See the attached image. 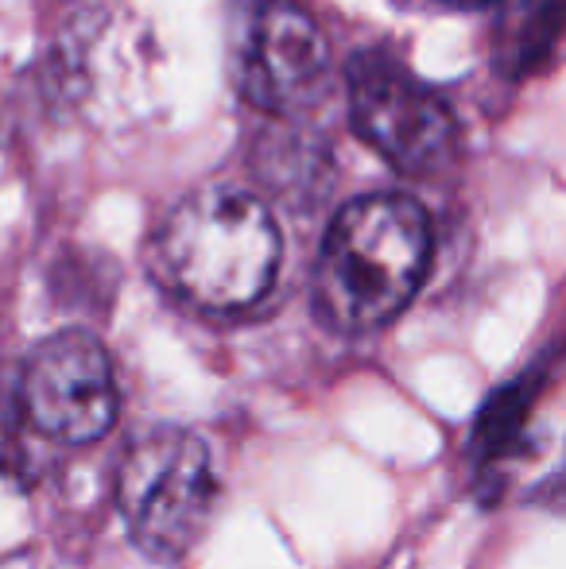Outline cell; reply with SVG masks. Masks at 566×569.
<instances>
[{
  "label": "cell",
  "instance_id": "cell-1",
  "mask_svg": "<svg viewBox=\"0 0 566 569\" xmlns=\"http://www.w3.org/2000/svg\"><path fill=\"white\" fill-rule=\"evenodd\" d=\"M151 268L175 299L210 315H234L272 287L280 229L260 198L234 187H202L163 218Z\"/></svg>",
  "mask_w": 566,
  "mask_h": 569
},
{
  "label": "cell",
  "instance_id": "cell-2",
  "mask_svg": "<svg viewBox=\"0 0 566 569\" xmlns=\"http://www.w3.org/2000/svg\"><path fill=\"white\" fill-rule=\"evenodd\" d=\"M430 263V221L404 194L357 198L334 218L315 263V315L338 333L393 322Z\"/></svg>",
  "mask_w": 566,
  "mask_h": 569
},
{
  "label": "cell",
  "instance_id": "cell-3",
  "mask_svg": "<svg viewBox=\"0 0 566 569\" xmlns=\"http://www.w3.org/2000/svg\"><path fill=\"white\" fill-rule=\"evenodd\" d=\"M221 500L214 457L198 435L159 427L129 450L117 477V503L132 542L148 558L175 562L214 523Z\"/></svg>",
  "mask_w": 566,
  "mask_h": 569
},
{
  "label": "cell",
  "instance_id": "cell-4",
  "mask_svg": "<svg viewBox=\"0 0 566 569\" xmlns=\"http://www.w3.org/2000/svg\"><path fill=\"white\" fill-rule=\"evenodd\" d=\"M354 128L404 174H430L450 159L458 124L446 101L385 51H361L346 67Z\"/></svg>",
  "mask_w": 566,
  "mask_h": 569
},
{
  "label": "cell",
  "instance_id": "cell-5",
  "mask_svg": "<svg viewBox=\"0 0 566 569\" xmlns=\"http://www.w3.org/2000/svg\"><path fill=\"white\" fill-rule=\"evenodd\" d=\"M16 388L39 438L90 446L117 422V380L109 352L86 330H62L16 368Z\"/></svg>",
  "mask_w": 566,
  "mask_h": 569
},
{
  "label": "cell",
  "instance_id": "cell-6",
  "mask_svg": "<svg viewBox=\"0 0 566 569\" xmlns=\"http://www.w3.org/2000/svg\"><path fill=\"white\" fill-rule=\"evenodd\" d=\"M330 51L318 23L295 0H268L257 12L245 54V86L260 109L299 113L322 90Z\"/></svg>",
  "mask_w": 566,
  "mask_h": 569
},
{
  "label": "cell",
  "instance_id": "cell-7",
  "mask_svg": "<svg viewBox=\"0 0 566 569\" xmlns=\"http://www.w3.org/2000/svg\"><path fill=\"white\" fill-rule=\"evenodd\" d=\"M539 388V376L532 372L528 380L508 383V388L497 391L489 407L481 411V422L474 430V453L477 461H500V457L513 453L516 438L524 435V419H528L532 407V391Z\"/></svg>",
  "mask_w": 566,
  "mask_h": 569
},
{
  "label": "cell",
  "instance_id": "cell-8",
  "mask_svg": "<svg viewBox=\"0 0 566 569\" xmlns=\"http://www.w3.org/2000/svg\"><path fill=\"white\" fill-rule=\"evenodd\" d=\"M500 31L513 67H539L559 36V0H513V12Z\"/></svg>",
  "mask_w": 566,
  "mask_h": 569
},
{
  "label": "cell",
  "instance_id": "cell-9",
  "mask_svg": "<svg viewBox=\"0 0 566 569\" xmlns=\"http://www.w3.org/2000/svg\"><path fill=\"white\" fill-rule=\"evenodd\" d=\"M28 415L16 388V368H0V472L28 469Z\"/></svg>",
  "mask_w": 566,
  "mask_h": 569
},
{
  "label": "cell",
  "instance_id": "cell-10",
  "mask_svg": "<svg viewBox=\"0 0 566 569\" xmlns=\"http://www.w3.org/2000/svg\"><path fill=\"white\" fill-rule=\"evenodd\" d=\"M458 4H481V0H458Z\"/></svg>",
  "mask_w": 566,
  "mask_h": 569
}]
</instances>
